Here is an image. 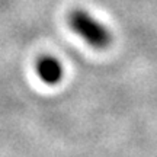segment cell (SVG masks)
I'll use <instances>...</instances> for the list:
<instances>
[{
  "instance_id": "obj_2",
  "label": "cell",
  "mask_w": 157,
  "mask_h": 157,
  "mask_svg": "<svg viewBox=\"0 0 157 157\" xmlns=\"http://www.w3.org/2000/svg\"><path fill=\"white\" fill-rule=\"evenodd\" d=\"M36 73L47 84H56L63 78V66L56 57L44 56L36 61Z\"/></svg>"
},
{
  "instance_id": "obj_1",
  "label": "cell",
  "mask_w": 157,
  "mask_h": 157,
  "mask_svg": "<svg viewBox=\"0 0 157 157\" xmlns=\"http://www.w3.org/2000/svg\"><path fill=\"white\" fill-rule=\"evenodd\" d=\"M68 23L76 34L95 48H105L112 41L109 29L84 10L77 9L71 12L68 16Z\"/></svg>"
}]
</instances>
